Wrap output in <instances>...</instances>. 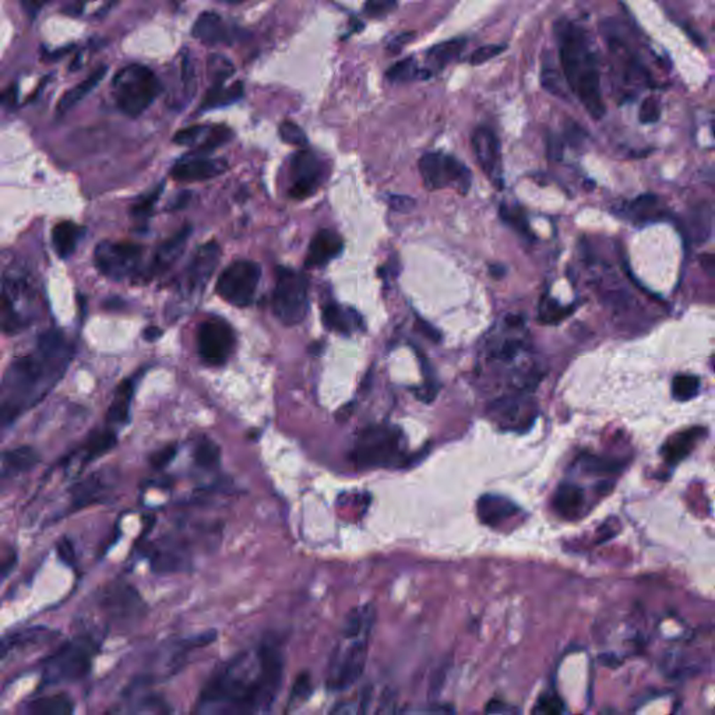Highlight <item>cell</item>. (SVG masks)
Returning <instances> with one entry per match:
<instances>
[{"label":"cell","instance_id":"obj_1","mask_svg":"<svg viewBox=\"0 0 715 715\" xmlns=\"http://www.w3.org/2000/svg\"><path fill=\"white\" fill-rule=\"evenodd\" d=\"M285 673V658L276 641L266 640L256 649L218 666L201 689L196 711L200 714H254L270 711L277 702Z\"/></svg>","mask_w":715,"mask_h":715},{"label":"cell","instance_id":"obj_2","mask_svg":"<svg viewBox=\"0 0 715 715\" xmlns=\"http://www.w3.org/2000/svg\"><path fill=\"white\" fill-rule=\"evenodd\" d=\"M74 348L59 331L41 334L0 377V433L50 396L66 375Z\"/></svg>","mask_w":715,"mask_h":715},{"label":"cell","instance_id":"obj_3","mask_svg":"<svg viewBox=\"0 0 715 715\" xmlns=\"http://www.w3.org/2000/svg\"><path fill=\"white\" fill-rule=\"evenodd\" d=\"M555 33L564 79L587 113L598 120L605 115L607 106L603 103L600 65L590 36L574 21L557 23Z\"/></svg>","mask_w":715,"mask_h":715},{"label":"cell","instance_id":"obj_4","mask_svg":"<svg viewBox=\"0 0 715 715\" xmlns=\"http://www.w3.org/2000/svg\"><path fill=\"white\" fill-rule=\"evenodd\" d=\"M376 623L373 603H362L348 612L341 626L340 639L330 657L327 689L344 692L362 678L369 641Z\"/></svg>","mask_w":715,"mask_h":715},{"label":"cell","instance_id":"obj_5","mask_svg":"<svg viewBox=\"0 0 715 715\" xmlns=\"http://www.w3.org/2000/svg\"><path fill=\"white\" fill-rule=\"evenodd\" d=\"M41 298L30 274L11 268L0 284V333L17 336L35 323Z\"/></svg>","mask_w":715,"mask_h":715},{"label":"cell","instance_id":"obj_6","mask_svg":"<svg viewBox=\"0 0 715 715\" xmlns=\"http://www.w3.org/2000/svg\"><path fill=\"white\" fill-rule=\"evenodd\" d=\"M350 460L360 470L401 467L408 460L406 436L387 424L368 426L356 438Z\"/></svg>","mask_w":715,"mask_h":715},{"label":"cell","instance_id":"obj_7","mask_svg":"<svg viewBox=\"0 0 715 715\" xmlns=\"http://www.w3.org/2000/svg\"><path fill=\"white\" fill-rule=\"evenodd\" d=\"M98 649L99 644L91 634H79L59 644L45 659L43 682L59 686L86 680L93 669Z\"/></svg>","mask_w":715,"mask_h":715},{"label":"cell","instance_id":"obj_8","mask_svg":"<svg viewBox=\"0 0 715 715\" xmlns=\"http://www.w3.org/2000/svg\"><path fill=\"white\" fill-rule=\"evenodd\" d=\"M113 93L120 113L137 118L152 106L161 93V82L155 73L143 65H129L116 73Z\"/></svg>","mask_w":715,"mask_h":715},{"label":"cell","instance_id":"obj_9","mask_svg":"<svg viewBox=\"0 0 715 715\" xmlns=\"http://www.w3.org/2000/svg\"><path fill=\"white\" fill-rule=\"evenodd\" d=\"M273 310L281 323L297 326L309 312V283L304 274L278 268L273 292Z\"/></svg>","mask_w":715,"mask_h":715},{"label":"cell","instance_id":"obj_10","mask_svg":"<svg viewBox=\"0 0 715 715\" xmlns=\"http://www.w3.org/2000/svg\"><path fill=\"white\" fill-rule=\"evenodd\" d=\"M419 172L429 190L452 188L462 195L471 189L472 175L462 161L445 152H428L419 159Z\"/></svg>","mask_w":715,"mask_h":715},{"label":"cell","instance_id":"obj_11","mask_svg":"<svg viewBox=\"0 0 715 715\" xmlns=\"http://www.w3.org/2000/svg\"><path fill=\"white\" fill-rule=\"evenodd\" d=\"M144 249L126 241H104L94 249V266L109 280H129L137 276Z\"/></svg>","mask_w":715,"mask_h":715},{"label":"cell","instance_id":"obj_12","mask_svg":"<svg viewBox=\"0 0 715 715\" xmlns=\"http://www.w3.org/2000/svg\"><path fill=\"white\" fill-rule=\"evenodd\" d=\"M59 637L58 630L43 625L14 630L12 633L0 637V672L48 647H52Z\"/></svg>","mask_w":715,"mask_h":715},{"label":"cell","instance_id":"obj_13","mask_svg":"<svg viewBox=\"0 0 715 715\" xmlns=\"http://www.w3.org/2000/svg\"><path fill=\"white\" fill-rule=\"evenodd\" d=\"M215 639H217V633L212 630V632H205V633L196 634V636L172 641L168 646L159 649V653L155 654L152 658L149 672L142 676L140 680L145 683H152V680L175 676L185 668L190 653H193L195 649L210 646Z\"/></svg>","mask_w":715,"mask_h":715},{"label":"cell","instance_id":"obj_14","mask_svg":"<svg viewBox=\"0 0 715 715\" xmlns=\"http://www.w3.org/2000/svg\"><path fill=\"white\" fill-rule=\"evenodd\" d=\"M261 268L251 260H237L228 266L217 281V293L225 302L246 307L253 302L260 283Z\"/></svg>","mask_w":715,"mask_h":715},{"label":"cell","instance_id":"obj_15","mask_svg":"<svg viewBox=\"0 0 715 715\" xmlns=\"http://www.w3.org/2000/svg\"><path fill=\"white\" fill-rule=\"evenodd\" d=\"M237 336L224 319H208L198 327V351L201 360L210 366H221L231 358Z\"/></svg>","mask_w":715,"mask_h":715},{"label":"cell","instance_id":"obj_16","mask_svg":"<svg viewBox=\"0 0 715 715\" xmlns=\"http://www.w3.org/2000/svg\"><path fill=\"white\" fill-rule=\"evenodd\" d=\"M99 607L109 619L118 623L137 622L145 613L142 595L128 583H113L106 587L99 598Z\"/></svg>","mask_w":715,"mask_h":715},{"label":"cell","instance_id":"obj_17","mask_svg":"<svg viewBox=\"0 0 715 715\" xmlns=\"http://www.w3.org/2000/svg\"><path fill=\"white\" fill-rule=\"evenodd\" d=\"M116 484L118 478L111 470H99L87 475L86 478L79 479L67 491L70 510H82L93 504L109 501L116 489Z\"/></svg>","mask_w":715,"mask_h":715},{"label":"cell","instance_id":"obj_18","mask_svg":"<svg viewBox=\"0 0 715 715\" xmlns=\"http://www.w3.org/2000/svg\"><path fill=\"white\" fill-rule=\"evenodd\" d=\"M290 196L297 200L312 198L319 190L324 178V165L309 150H300L291 161Z\"/></svg>","mask_w":715,"mask_h":715},{"label":"cell","instance_id":"obj_19","mask_svg":"<svg viewBox=\"0 0 715 715\" xmlns=\"http://www.w3.org/2000/svg\"><path fill=\"white\" fill-rule=\"evenodd\" d=\"M608 47L613 60V69L623 84H626L629 89L649 86L651 80L649 72L618 34L610 33L608 35Z\"/></svg>","mask_w":715,"mask_h":715},{"label":"cell","instance_id":"obj_20","mask_svg":"<svg viewBox=\"0 0 715 715\" xmlns=\"http://www.w3.org/2000/svg\"><path fill=\"white\" fill-rule=\"evenodd\" d=\"M221 252L215 242L198 247L183 274L181 288L185 295H200L214 274Z\"/></svg>","mask_w":715,"mask_h":715},{"label":"cell","instance_id":"obj_21","mask_svg":"<svg viewBox=\"0 0 715 715\" xmlns=\"http://www.w3.org/2000/svg\"><path fill=\"white\" fill-rule=\"evenodd\" d=\"M116 445L115 429L106 428L91 433L84 442L67 457L63 470L69 477H77L82 474L87 465L96 462L97 458L103 457L111 452Z\"/></svg>","mask_w":715,"mask_h":715},{"label":"cell","instance_id":"obj_22","mask_svg":"<svg viewBox=\"0 0 715 715\" xmlns=\"http://www.w3.org/2000/svg\"><path fill=\"white\" fill-rule=\"evenodd\" d=\"M472 150L479 167L496 188L503 185L501 168V149L498 137L488 128H478L472 133Z\"/></svg>","mask_w":715,"mask_h":715},{"label":"cell","instance_id":"obj_23","mask_svg":"<svg viewBox=\"0 0 715 715\" xmlns=\"http://www.w3.org/2000/svg\"><path fill=\"white\" fill-rule=\"evenodd\" d=\"M492 416L503 429H525L535 418V411L528 401L527 394L515 392L492 402Z\"/></svg>","mask_w":715,"mask_h":715},{"label":"cell","instance_id":"obj_24","mask_svg":"<svg viewBox=\"0 0 715 715\" xmlns=\"http://www.w3.org/2000/svg\"><path fill=\"white\" fill-rule=\"evenodd\" d=\"M227 168L228 164L225 159H210L207 154L191 152L174 165V168L171 169V176L175 181L191 183V182L208 181V179L222 175Z\"/></svg>","mask_w":715,"mask_h":715},{"label":"cell","instance_id":"obj_25","mask_svg":"<svg viewBox=\"0 0 715 715\" xmlns=\"http://www.w3.org/2000/svg\"><path fill=\"white\" fill-rule=\"evenodd\" d=\"M40 462V453L31 446H17L0 452V488L30 472Z\"/></svg>","mask_w":715,"mask_h":715},{"label":"cell","instance_id":"obj_26","mask_svg":"<svg viewBox=\"0 0 715 715\" xmlns=\"http://www.w3.org/2000/svg\"><path fill=\"white\" fill-rule=\"evenodd\" d=\"M152 566L159 573H176L190 567V555L181 540H162L152 552Z\"/></svg>","mask_w":715,"mask_h":715},{"label":"cell","instance_id":"obj_27","mask_svg":"<svg viewBox=\"0 0 715 715\" xmlns=\"http://www.w3.org/2000/svg\"><path fill=\"white\" fill-rule=\"evenodd\" d=\"M479 520L482 525L488 527L498 528L508 523L510 518H515L520 515L521 510L515 501L504 498L501 494H484L477 504Z\"/></svg>","mask_w":715,"mask_h":715},{"label":"cell","instance_id":"obj_28","mask_svg":"<svg viewBox=\"0 0 715 715\" xmlns=\"http://www.w3.org/2000/svg\"><path fill=\"white\" fill-rule=\"evenodd\" d=\"M344 242L340 235L331 229L316 232L307 249V266L309 268H324L330 261L340 256Z\"/></svg>","mask_w":715,"mask_h":715},{"label":"cell","instance_id":"obj_29","mask_svg":"<svg viewBox=\"0 0 715 715\" xmlns=\"http://www.w3.org/2000/svg\"><path fill=\"white\" fill-rule=\"evenodd\" d=\"M193 36L206 45H218L234 43L237 33L227 26L221 16L214 12H205L195 21Z\"/></svg>","mask_w":715,"mask_h":715},{"label":"cell","instance_id":"obj_30","mask_svg":"<svg viewBox=\"0 0 715 715\" xmlns=\"http://www.w3.org/2000/svg\"><path fill=\"white\" fill-rule=\"evenodd\" d=\"M147 683L139 680L130 688L129 692L126 693L125 702H123L122 709L116 710V712H129V714H162V712H169L167 703L159 697V696L152 695V693L144 692V688Z\"/></svg>","mask_w":715,"mask_h":715},{"label":"cell","instance_id":"obj_31","mask_svg":"<svg viewBox=\"0 0 715 715\" xmlns=\"http://www.w3.org/2000/svg\"><path fill=\"white\" fill-rule=\"evenodd\" d=\"M191 234L190 225L182 228L174 237H169L155 252L154 260H152V274H162L171 268L181 258L182 252L188 244L189 237Z\"/></svg>","mask_w":715,"mask_h":715},{"label":"cell","instance_id":"obj_32","mask_svg":"<svg viewBox=\"0 0 715 715\" xmlns=\"http://www.w3.org/2000/svg\"><path fill=\"white\" fill-rule=\"evenodd\" d=\"M322 317L324 326L330 331H336L343 336H350L355 330L362 329V317L355 310L340 307L336 302L324 305Z\"/></svg>","mask_w":715,"mask_h":715},{"label":"cell","instance_id":"obj_33","mask_svg":"<svg viewBox=\"0 0 715 715\" xmlns=\"http://www.w3.org/2000/svg\"><path fill=\"white\" fill-rule=\"evenodd\" d=\"M584 504H586V494L579 485L573 482H563L559 485L555 494L554 508L562 517H579L583 513Z\"/></svg>","mask_w":715,"mask_h":715},{"label":"cell","instance_id":"obj_34","mask_svg":"<svg viewBox=\"0 0 715 715\" xmlns=\"http://www.w3.org/2000/svg\"><path fill=\"white\" fill-rule=\"evenodd\" d=\"M135 386V380L126 379L116 389L113 402L109 406L108 414H106V421L109 425L113 426V429L115 426H123L129 423Z\"/></svg>","mask_w":715,"mask_h":715},{"label":"cell","instance_id":"obj_35","mask_svg":"<svg viewBox=\"0 0 715 715\" xmlns=\"http://www.w3.org/2000/svg\"><path fill=\"white\" fill-rule=\"evenodd\" d=\"M84 228L73 221L58 222L52 229L53 249L60 259H69L76 252Z\"/></svg>","mask_w":715,"mask_h":715},{"label":"cell","instance_id":"obj_36","mask_svg":"<svg viewBox=\"0 0 715 715\" xmlns=\"http://www.w3.org/2000/svg\"><path fill=\"white\" fill-rule=\"evenodd\" d=\"M712 206L710 203H700L695 206L686 218V228L690 239L696 244L707 242L712 232Z\"/></svg>","mask_w":715,"mask_h":715},{"label":"cell","instance_id":"obj_37","mask_svg":"<svg viewBox=\"0 0 715 715\" xmlns=\"http://www.w3.org/2000/svg\"><path fill=\"white\" fill-rule=\"evenodd\" d=\"M74 711V704L69 696L50 695L41 696L27 703L24 712L31 715H67Z\"/></svg>","mask_w":715,"mask_h":715},{"label":"cell","instance_id":"obj_38","mask_svg":"<svg viewBox=\"0 0 715 715\" xmlns=\"http://www.w3.org/2000/svg\"><path fill=\"white\" fill-rule=\"evenodd\" d=\"M622 212L625 217L629 218L636 224L641 222H651L659 220L661 217V208H659V198L654 195H641L633 200L626 201L622 206Z\"/></svg>","mask_w":715,"mask_h":715},{"label":"cell","instance_id":"obj_39","mask_svg":"<svg viewBox=\"0 0 715 715\" xmlns=\"http://www.w3.org/2000/svg\"><path fill=\"white\" fill-rule=\"evenodd\" d=\"M222 80H214L213 86L208 89L203 103L201 111H210V109L222 108L229 104L237 103L244 96V84L237 82L232 86L225 87Z\"/></svg>","mask_w":715,"mask_h":715},{"label":"cell","instance_id":"obj_40","mask_svg":"<svg viewBox=\"0 0 715 715\" xmlns=\"http://www.w3.org/2000/svg\"><path fill=\"white\" fill-rule=\"evenodd\" d=\"M106 66H99L98 69L94 70L89 77L82 80L76 87H73L69 93L65 94L58 105V111L60 113H67L73 106H76L82 99L86 98L99 82H103L106 74Z\"/></svg>","mask_w":715,"mask_h":715},{"label":"cell","instance_id":"obj_41","mask_svg":"<svg viewBox=\"0 0 715 715\" xmlns=\"http://www.w3.org/2000/svg\"><path fill=\"white\" fill-rule=\"evenodd\" d=\"M465 45H467V41L464 38L445 41V43H438L435 47L431 48L426 53V59L431 67L443 69L462 55Z\"/></svg>","mask_w":715,"mask_h":715},{"label":"cell","instance_id":"obj_42","mask_svg":"<svg viewBox=\"0 0 715 715\" xmlns=\"http://www.w3.org/2000/svg\"><path fill=\"white\" fill-rule=\"evenodd\" d=\"M431 76V70L421 69L418 60L414 57L406 58L400 60L396 65H392L387 70L386 77L390 82L402 84V82H414L418 79H428Z\"/></svg>","mask_w":715,"mask_h":715},{"label":"cell","instance_id":"obj_43","mask_svg":"<svg viewBox=\"0 0 715 715\" xmlns=\"http://www.w3.org/2000/svg\"><path fill=\"white\" fill-rule=\"evenodd\" d=\"M193 458L200 469H215L221 460V448L210 438L200 439L193 452Z\"/></svg>","mask_w":715,"mask_h":715},{"label":"cell","instance_id":"obj_44","mask_svg":"<svg viewBox=\"0 0 715 715\" xmlns=\"http://www.w3.org/2000/svg\"><path fill=\"white\" fill-rule=\"evenodd\" d=\"M700 392V379L693 375H678L672 380V396L678 401H689Z\"/></svg>","mask_w":715,"mask_h":715},{"label":"cell","instance_id":"obj_45","mask_svg":"<svg viewBox=\"0 0 715 715\" xmlns=\"http://www.w3.org/2000/svg\"><path fill=\"white\" fill-rule=\"evenodd\" d=\"M210 126L196 125L179 130L174 137V143L179 145H188V147H198L206 136H207Z\"/></svg>","mask_w":715,"mask_h":715},{"label":"cell","instance_id":"obj_46","mask_svg":"<svg viewBox=\"0 0 715 715\" xmlns=\"http://www.w3.org/2000/svg\"><path fill=\"white\" fill-rule=\"evenodd\" d=\"M571 312V309L562 307L557 300L545 298L542 304H540V317L544 320L545 323H557L559 320H563L564 317L569 316Z\"/></svg>","mask_w":715,"mask_h":715},{"label":"cell","instance_id":"obj_47","mask_svg":"<svg viewBox=\"0 0 715 715\" xmlns=\"http://www.w3.org/2000/svg\"><path fill=\"white\" fill-rule=\"evenodd\" d=\"M661 118V104L657 97H647L639 109V120L643 125H653Z\"/></svg>","mask_w":715,"mask_h":715},{"label":"cell","instance_id":"obj_48","mask_svg":"<svg viewBox=\"0 0 715 715\" xmlns=\"http://www.w3.org/2000/svg\"><path fill=\"white\" fill-rule=\"evenodd\" d=\"M280 136L283 142L287 144L297 145V147H305L307 144V137L304 130L300 129L297 123L290 122V120L281 123Z\"/></svg>","mask_w":715,"mask_h":715},{"label":"cell","instance_id":"obj_49","mask_svg":"<svg viewBox=\"0 0 715 715\" xmlns=\"http://www.w3.org/2000/svg\"><path fill=\"white\" fill-rule=\"evenodd\" d=\"M162 189H164V185L159 186V188L152 190L149 195L144 196V198H140V200L133 206V215H135L137 220H149L152 210H154L155 203H157L159 195H161Z\"/></svg>","mask_w":715,"mask_h":715},{"label":"cell","instance_id":"obj_50","mask_svg":"<svg viewBox=\"0 0 715 715\" xmlns=\"http://www.w3.org/2000/svg\"><path fill=\"white\" fill-rule=\"evenodd\" d=\"M506 48H508L506 47V43H489V45H484V47L478 48V50H475L474 52L471 53L469 62L471 63L472 66L484 65V63L488 62V60L499 57L501 52L506 51Z\"/></svg>","mask_w":715,"mask_h":715},{"label":"cell","instance_id":"obj_51","mask_svg":"<svg viewBox=\"0 0 715 715\" xmlns=\"http://www.w3.org/2000/svg\"><path fill=\"white\" fill-rule=\"evenodd\" d=\"M310 693H312V680H310L309 673H299L297 680L293 683L292 690H291V704L305 702L309 697Z\"/></svg>","mask_w":715,"mask_h":715},{"label":"cell","instance_id":"obj_52","mask_svg":"<svg viewBox=\"0 0 715 715\" xmlns=\"http://www.w3.org/2000/svg\"><path fill=\"white\" fill-rule=\"evenodd\" d=\"M542 84L549 93L557 97H563L561 82H559V73H557L556 69H554V63L549 58H548V63L545 62L544 67H542Z\"/></svg>","mask_w":715,"mask_h":715},{"label":"cell","instance_id":"obj_53","mask_svg":"<svg viewBox=\"0 0 715 715\" xmlns=\"http://www.w3.org/2000/svg\"><path fill=\"white\" fill-rule=\"evenodd\" d=\"M501 218H503L504 221L508 222V224H510L511 227H515L521 234H530L527 220H525V214H523L520 210H517V208H509L508 206H501Z\"/></svg>","mask_w":715,"mask_h":715},{"label":"cell","instance_id":"obj_54","mask_svg":"<svg viewBox=\"0 0 715 715\" xmlns=\"http://www.w3.org/2000/svg\"><path fill=\"white\" fill-rule=\"evenodd\" d=\"M182 82H183V91H185L188 98L190 99L191 97L195 96L198 82H196L195 67L191 65L188 55L182 58Z\"/></svg>","mask_w":715,"mask_h":715},{"label":"cell","instance_id":"obj_55","mask_svg":"<svg viewBox=\"0 0 715 715\" xmlns=\"http://www.w3.org/2000/svg\"><path fill=\"white\" fill-rule=\"evenodd\" d=\"M396 0H368L366 13L372 17H382L396 9Z\"/></svg>","mask_w":715,"mask_h":715},{"label":"cell","instance_id":"obj_56","mask_svg":"<svg viewBox=\"0 0 715 715\" xmlns=\"http://www.w3.org/2000/svg\"><path fill=\"white\" fill-rule=\"evenodd\" d=\"M538 712H545V714H559L564 711L563 703L557 697V696H544L540 697L537 704Z\"/></svg>","mask_w":715,"mask_h":715},{"label":"cell","instance_id":"obj_57","mask_svg":"<svg viewBox=\"0 0 715 715\" xmlns=\"http://www.w3.org/2000/svg\"><path fill=\"white\" fill-rule=\"evenodd\" d=\"M175 446H167V447L161 448V450L152 455V464L154 465L155 469H164L165 465H168L175 458Z\"/></svg>","mask_w":715,"mask_h":715},{"label":"cell","instance_id":"obj_58","mask_svg":"<svg viewBox=\"0 0 715 715\" xmlns=\"http://www.w3.org/2000/svg\"><path fill=\"white\" fill-rule=\"evenodd\" d=\"M50 2L51 0H20L24 12L30 17H35L36 14L40 13L41 9Z\"/></svg>","mask_w":715,"mask_h":715},{"label":"cell","instance_id":"obj_59","mask_svg":"<svg viewBox=\"0 0 715 715\" xmlns=\"http://www.w3.org/2000/svg\"><path fill=\"white\" fill-rule=\"evenodd\" d=\"M562 154H563V145H562V142L556 137H549L548 140V155L551 157V159H562Z\"/></svg>","mask_w":715,"mask_h":715},{"label":"cell","instance_id":"obj_60","mask_svg":"<svg viewBox=\"0 0 715 715\" xmlns=\"http://www.w3.org/2000/svg\"><path fill=\"white\" fill-rule=\"evenodd\" d=\"M390 205L397 208V210H400V212H407V210H409V208H412V206H414V200L406 198V196H392V198H390Z\"/></svg>","mask_w":715,"mask_h":715},{"label":"cell","instance_id":"obj_61","mask_svg":"<svg viewBox=\"0 0 715 715\" xmlns=\"http://www.w3.org/2000/svg\"><path fill=\"white\" fill-rule=\"evenodd\" d=\"M409 38H411V35H407V34H402V35L397 36L396 40L390 43V50H392V52H397V51H400L402 47H404V43H406L407 41H409Z\"/></svg>","mask_w":715,"mask_h":715},{"label":"cell","instance_id":"obj_62","mask_svg":"<svg viewBox=\"0 0 715 715\" xmlns=\"http://www.w3.org/2000/svg\"><path fill=\"white\" fill-rule=\"evenodd\" d=\"M161 330L159 327H150V329L145 330L144 337L149 341H154L161 336Z\"/></svg>","mask_w":715,"mask_h":715},{"label":"cell","instance_id":"obj_63","mask_svg":"<svg viewBox=\"0 0 715 715\" xmlns=\"http://www.w3.org/2000/svg\"><path fill=\"white\" fill-rule=\"evenodd\" d=\"M220 2H227V4H241V2H244V0H220Z\"/></svg>","mask_w":715,"mask_h":715},{"label":"cell","instance_id":"obj_64","mask_svg":"<svg viewBox=\"0 0 715 715\" xmlns=\"http://www.w3.org/2000/svg\"><path fill=\"white\" fill-rule=\"evenodd\" d=\"M182 2H183V0H174V4H175L176 6H178V4H181Z\"/></svg>","mask_w":715,"mask_h":715}]
</instances>
